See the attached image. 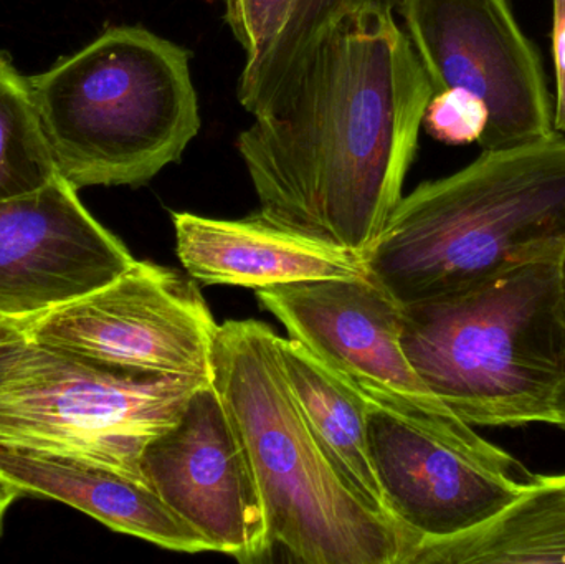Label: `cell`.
I'll list each match as a JSON object with an SVG mask.
<instances>
[{
	"label": "cell",
	"instance_id": "1",
	"mask_svg": "<svg viewBox=\"0 0 565 564\" xmlns=\"http://www.w3.org/2000/svg\"><path fill=\"white\" fill-rule=\"evenodd\" d=\"M392 7L335 17L237 138L258 217L364 260L404 198L434 95Z\"/></svg>",
	"mask_w": 565,
	"mask_h": 564
},
{
	"label": "cell",
	"instance_id": "2",
	"mask_svg": "<svg viewBox=\"0 0 565 564\" xmlns=\"http://www.w3.org/2000/svg\"><path fill=\"white\" fill-rule=\"evenodd\" d=\"M565 254V135L481 151L401 199L369 277L401 307L460 294Z\"/></svg>",
	"mask_w": 565,
	"mask_h": 564
},
{
	"label": "cell",
	"instance_id": "3",
	"mask_svg": "<svg viewBox=\"0 0 565 564\" xmlns=\"http://www.w3.org/2000/svg\"><path fill=\"white\" fill-rule=\"evenodd\" d=\"M212 383L260 489L271 550L305 564H401L408 539L342 483L289 387L264 321L218 324Z\"/></svg>",
	"mask_w": 565,
	"mask_h": 564
},
{
	"label": "cell",
	"instance_id": "4",
	"mask_svg": "<svg viewBox=\"0 0 565 564\" xmlns=\"http://www.w3.org/2000/svg\"><path fill=\"white\" fill-rule=\"evenodd\" d=\"M29 82L56 172L76 189L148 184L201 129L191 53L142 26H113Z\"/></svg>",
	"mask_w": 565,
	"mask_h": 564
},
{
	"label": "cell",
	"instance_id": "5",
	"mask_svg": "<svg viewBox=\"0 0 565 564\" xmlns=\"http://www.w3.org/2000/svg\"><path fill=\"white\" fill-rule=\"evenodd\" d=\"M402 348L425 386L471 426L553 421L565 377L563 260L404 305Z\"/></svg>",
	"mask_w": 565,
	"mask_h": 564
},
{
	"label": "cell",
	"instance_id": "6",
	"mask_svg": "<svg viewBox=\"0 0 565 564\" xmlns=\"http://www.w3.org/2000/svg\"><path fill=\"white\" fill-rule=\"evenodd\" d=\"M205 383L122 370L30 343L0 387V440L82 457L145 483L146 446L175 424Z\"/></svg>",
	"mask_w": 565,
	"mask_h": 564
},
{
	"label": "cell",
	"instance_id": "7",
	"mask_svg": "<svg viewBox=\"0 0 565 564\" xmlns=\"http://www.w3.org/2000/svg\"><path fill=\"white\" fill-rule=\"evenodd\" d=\"M367 437L385 509L408 546L475 529L537 480L454 413L414 421L371 403Z\"/></svg>",
	"mask_w": 565,
	"mask_h": 564
},
{
	"label": "cell",
	"instance_id": "8",
	"mask_svg": "<svg viewBox=\"0 0 565 564\" xmlns=\"http://www.w3.org/2000/svg\"><path fill=\"white\" fill-rule=\"evenodd\" d=\"M217 330L191 278L135 260L105 287L33 318L26 340L122 370L211 381Z\"/></svg>",
	"mask_w": 565,
	"mask_h": 564
},
{
	"label": "cell",
	"instance_id": "9",
	"mask_svg": "<svg viewBox=\"0 0 565 564\" xmlns=\"http://www.w3.org/2000/svg\"><path fill=\"white\" fill-rule=\"evenodd\" d=\"M434 93L458 88L487 105L481 151L556 135L543 58L510 0H397Z\"/></svg>",
	"mask_w": 565,
	"mask_h": 564
},
{
	"label": "cell",
	"instance_id": "10",
	"mask_svg": "<svg viewBox=\"0 0 565 564\" xmlns=\"http://www.w3.org/2000/svg\"><path fill=\"white\" fill-rule=\"evenodd\" d=\"M257 298L339 380L407 419L451 413L402 348V307L369 274L262 288Z\"/></svg>",
	"mask_w": 565,
	"mask_h": 564
},
{
	"label": "cell",
	"instance_id": "11",
	"mask_svg": "<svg viewBox=\"0 0 565 564\" xmlns=\"http://www.w3.org/2000/svg\"><path fill=\"white\" fill-rule=\"evenodd\" d=\"M141 473L212 552L241 563L262 562L274 552L247 449L212 381L192 394L175 424L146 446Z\"/></svg>",
	"mask_w": 565,
	"mask_h": 564
},
{
	"label": "cell",
	"instance_id": "12",
	"mask_svg": "<svg viewBox=\"0 0 565 564\" xmlns=\"http://www.w3.org/2000/svg\"><path fill=\"white\" fill-rule=\"evenodd\" d=\"M135 257L56 174L0 201V317H42L128 270Z\"/></svg>",
	"mask_w": 565,
	"mask_h": 564
},
{
	"label": "cell",
	"instance_id": "13",
	"mask_svg": "<svg viewBox=\"0 0 565 564\" xmlns=\"http://www.w3.org/2000/svg\"><path fill=\"white\" fill-rule=\"evenodd\" d=\"M172 224L182 267L204 285L262 290L367 274L359 255L282 231L257 214L224 221L174 212Z\"/></svg>",
	"mask_w": 565,
	"mask_h": 564
},
{
	"label": "cell",
	"instance_id": "14",
	"mask_svg": "<svg viewBox=\"0 0 565 564\" xmlns=\"http://www.w3.org/2000/svg\"><path fill=\"white\" fill-rule=\"evenodd\" d=\"M0 477L22 493L66 503L115 532L161 549L191 555L212 552L207 540L146 483L92 460L0 440Z\"/></svg>",
	"mask_w": 565,
	"mask_h": 564
},
{
	"label": "cell",
	"instance_id": "15",
	"mask_svg": "<svg viewBox=\"0 0 565 564\" xmlns=\"http://www.w3.org/2000/svg\"><path fill=\"white\" fill-rule=\"evenodd\" d=\"M278 353L302 416L339 479L369 510L391 519L369 450L371 403L298 341L278 337Z\"/></svg>",
	"mask_w": 565,
	"mask_h": 564
},
{
	"label": "cell",
	"instance_id": "16",
	"mask_svg": "<svg viewBox=\"0 0 565 564\" xmlns=\"http://www.w3.org/2000/svg\"><path fill=\"white\" fill-rule=\"evenodd\" d=\"M565 564V473L537 476L527 492L475 529L418 540L401 564Z\"/></svg>",
	"mask_w": 565,
	"mask_h": 564
},
{
	"label": "cell",
	"instance_id": "17",
	"mask_svg": "<svg viewBox=\"0 0 565 564\" xmlns=\"http://www.w3.org/2000/svg\"><path fill=\"white\" fill-rule=\"evenodd\" d=\"M56 174L29 78L0 53V201L36 191Z\"/></svg>",
	"mask_w": 565,
	"mask_h": 564
},
{
	"label": "cell",
	"instance_id": "18",
	"mask_svg": "<svg viewBox=\"0 0 565 564\" xmlns=\"http://www.w3.org/2000/svg\"><path fill=\"white\" fill-rule=\"evenodd\" d=\"M298 0H225V22L231 26L252 66L280 36Z\"/></svg>",
	"mask_w": 565,
	"mask_h": 564
},
{
	"label": "cell",
	"instance_id": "19",
	"mask_svg": "<svg viewBox=\"0 0 565 564\" xmlns=\"http://www.w3.org/2000/svg\"><path fill=\"white\" fill-rule=\"evenodd\" d=\"M488 125L487 105L465 89L450 88L431 95L424 128L431 138L450 146L480 142Z\"/></svg>",
	"mask_w": 565,
	"mask_h": 564
},
{
	"label": "cell",
	"instance_id": "20",
	"mask_svg": "<svg viewBox=\"0 0 565 564\" xmlns=\"http://www.w3.org/2000/svg\"><path fill=\"white\" fill-rule=\"evenodd\" d=\"M553 58L556 68L554 128L565 135V0H553Z\"/></svg>",
	"mask_w": 565,
	"mask_h": 564
},
{
	"label": "cell",
	"instance_id": "21",
	"mask_svg": "<svg viewBox=\"0 0 565 564\" xmlns=\"http://www.w3.org/2000/svg\"><path fill=\"white\" fill-rule=\"evenodd\" d=\"M29 347L30 341L26 338L0 344V387L10 380V374L17 370Z\"/></svg>",
	"mask_w": 565,
	"mask_h": 564
},
{
	"label": "cell",
	"instance_id": "22",
	"mask_svg": "<svg viewBox=\"0 0 565 564\" xmlns=\"http://www.w3.org/2000/svg\"><path fill=\"white\" fill-rule=\"evenodd\" d=\"M29 320H13V318L0 317V344L26 338Z\"/></svg>",
	"mask_w": 565,
	"mask_h": 564
},
{
	"label": "cell",
	"instance_id": "23",
	"mask_svg": "<svg viewBox=\"0 0 565 564\" xmlns=\"http://www.w3.org/2000/svg\"><path fill=\"white\" fill-rule=\"evenodd\" d=\"M20 496H23L22 490L17 489L9 480L0 477V533H2L3 517H6L7 510L10 509V506H12Z\"/></svg>",
	"mask_w": 565,
	"mask_h": 564
},
{
	"label": "cell",
	"instance_id": "24",
	"mask_svg": "<svg viewBox=\"0 0 565 564\" xmlns=\"http://www.w3.org/2000/svg\"><path fill=\"white\" fill-rule=\"evenodd\" d=\"M551 424L565 429V377L559 391H557L556 400H554L553 421H551Z\"/></svg>",
	"mask_w": 565,
	"mask_h": 564
},
{
	"label": "cell",
	"instance_id": "25",
	"mask_svg": "<svg viewBox=\"0 0 565 564\" xmlns=\"http://www.w3.org/2000/svg\"><path fill=\"white\" fill-rule=\"evenodd\" d=\"M563 267H564V274H565V254H564V257H563Z\"/></svg>",
	"mask_w": 565,
	"mask_h": 564
}]
</instances>
